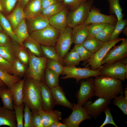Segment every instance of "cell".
Instances as JSON below:
<instances>
[{
    "instance_id": "obj_1",
    "label": "cell",
    "mask_w": 127,
    "mask_h": 127,
    "mask_svg": "<svg viewBox=\"0 0 127 127\" xmlns=\"http://www.w3.org/2000/svg\"><path fill=\"white\" fill-rule=\"evenodd\" d=\"M95 95L112 100L119 94H123L122 81L115 78L100 75L94 79Z\"/></svg>"
},
{
    "instance_id": "obj_2",
    "label": "cell",
    "mask_w": 127,
    "mask_h": 127,
    "mask_svg": "<svg viewBox=\"0 0 127 127\" xmlns=\"http://www.w3.org/2000/svg\"><path fill=\"white\" fill-rule=\"evenodd\" d=\"M40 82L32 78H25L23 88V102L33 114L38 113L42 108Z\"/></svg>"
},
{
    "instance_id": "obj_3",
    "label": "cell",
    "mask_w": 127,
    "mask_h": 127,
    "mask_svg": "<svg viewBox=\"0 0 127 127\" xmlns=\"http://www.w3.org/2000/svg\"><path fill=\"white\" fill-rule=\"evenodd\" d=\"M28 51L29 56L28 67L25 75V78H32L42 81L48 59L45 56L37 57Z\"/></svg>"
},
{
    "instance_id": "obj_4",
    "label": "cell",
    "mask_w": 127,
    "mask_h": 127,
    "mask_svg": "<svg viewBox=\"0 0 127 127\" xmlns=\"http://www.w3.org/2000/svg\"><path fill=\"white\" fill-rule=\"evenodd\" d=\"M60 33V31L49 25L42 29L31 32L30 36L41 45L54 47Z\"/></svg>"
},
{
    "instance_id": "obj_5",
    "label": "cell",
    "mask_w": 127,
    "mask_h": 127,
    "mask_svg": "<svg viewBox=\"0 0 127 127\" xmlns=\"http://www.w3.org/2000/svg\"><path fill=\"white\" fill-rule=\"evenodd\" d=\"M93 3L92 0L82 3L78 8L68 13L67 26L71 28L83 23L87 20Z\"/></svg>"
},
{
    "instance_id": "obj_6",
    "label": "cell",
    "mask_w": 127,
    "mask_h": 127,
    "mask_svg": "<svg viewBox=\"0 0 127 127\" xmlns=\"http://www.w3.org/2000/svg\"><path fill=\"white\" fill-rule=\"evenodd\" d=\"M124 38L118 37L115 40L104 42L103 46L83 64L86 67H90L91 69H99L102 65L103 60L109 50Z\"/></svg>"
},
{
    "instance_id": "obj_7",
    "label": "cell",
    "mask_w": 127,
    "mask_h": 127,
    "mask_svg": "<svg viewBox=\"0 0 127 127\" xmlns=\"http://www.w3.org/2000/svg\"><path fill=\"white\" fill-rule=\"evenodd\" d=\"M62 74L65 76L61 77V79L73 78L76 79V83L83 79L102 75L99 69L93 70L87 67L81 68L75 66H67L64 67Z\"/></svg>"
},
{
    "instance_id": "obj_8",
    "label": "cell",
    "mask_w": 127,
    "mask_h": 127,
    "mask_svg": "<svg viewBox=\"0 0 127 127\" xmlns=\"http://www.w3.org/2000/svg\"><path fill=\"white\" fill-rule=\"evenodd\" d=\"M99 70L102 75L115 78L121 81H124L127 78V64H125L120 61L104 64Z\"/></svg>"
},
{
    "instance_id": "obj_9",
    "label": "cell",
    "mask_w": 127,
    "mask_h": 127,
    "mask_svg": "<svg viewBox=\"0 0 127 127\" xmlns=\"http://www.w3.org/2000/svg\"><path fill=\"white\" fill-rule=\"evenodd\" d=\"M72 31V28L67 26L60 31L59 36L55 46L59 56L63 60L73 43L71 36Z\"/></svg>"
},
{
    "instance_id": "obj_10",
    "label": "cell",
    "mask_w": 127,
    "mask_h": 127,
    "mask_svg": "<svg viewBox=\"0 0 127 127\" xmlns=\"http://www.w3.org/2000/svg\"><path fill=\"white\" fill-rule=\"evenodd\" d=\"M83 79L80 83L79 89L77 93V104L82 106L87 101L91 100L95 96L94 79L93 77Z\"/></svg>"
},
{
    "instance_id": "obj_11",
    "label": "cell",
    "mask_w": 127,
    "mask_h": 127,
    "mask_svg": "<svg viewBox=\"0 0 127 127\" xmlns=\"http://www.w3.org/2000/svg\"><path fill=\"white\" fill-rule=\"evenodd\" d=\"M72 112L67 118L63 120L68 127H78L80 124L86 119L90 120L92 117L82 106L73 103Z\"/></svg>"
},
{
    "instance_id": "obj_12",
    "label": "cell",
    "mask_w": 127,
    "mask_h": 127,
    "mask_svg": "<svg viewBox=\"0 0 127 127\" xmlns=\"http://www.w3.org/2000/svg\"><path fill=\"white\" fill-rule=\"evenodd\" d=\"M127 39L122 40L119 45L114 46L108 51L103 59L102 65L120 61L127 57Z\"/></svg>"
},
{
    "instance_id": "obj_13",
    "label": "cell",
    "mask_w": 127,
    "mask_h": 127,
    "mask_svg": "<svg viewBox=\"0 0 127 127\" xmlns=\"http://www.w3.org/2000/svg\"><path fill=\"white\" fill-rule=\"evenodd\" d=\"M111 101V99L99 97L93 102L91 100H88L82 106L92 118L96 119L108 107Z\"/></svg>"
},
{
    "instance_id": "obj_14",
    "label": "cell",
    "mask_w": 127,
    "mask_h": 127,
    "mask_svg": "<svg viewBox=\"0 0 127 127\" xmlns=\"http://www.w3.org/2000/svg\"><path fill=\"white\" fill-rule=\"evenodd\" d=\"M117 20L115 15H104L96 9L91 8L87 18L84 23L87 24L102 23L115 24Z\"/></svg>"
},
{
    "instance_id": "obj_15",
    "label": "cell",
    "mask_w": 127,
    "mask_h": 127,
    "mask_svg": "<svg viewBox=\"0 0 127 127\" xmlns=\"http://www.w3.org/2000/svg\"><path fill=\"white\" fill-rule=\"evenodd\" d=\"M40 86L42 107L45 110H52L55 105L51 89L43 81L40 82Z\"/></svg>"
},
{
    "instance_id": "obj_16",
    "label": "cell",
    "mask_w": 127,
    "mask_h": 127,
    "mask_svg": "<svg viewBox=\"0 0 127 127\" xmlns=\"http://www.w3.org/2000/svg\"><path fill=\"white\" fill-rule=\"evenodd\" d=\"M89 25L83 23L72 28L71 36L73 43L77 45L83 42L89 35Z\"/></svg>"
},
{
    "instance_id": "obj_17",
    "label": "cell",
    "mask_w": 127,
    "mask_h": 127,
    "mask_svg": "<svg viewBox=\"0 0 127 127\" xmlns=\"http://www.w3.org/2000/svg\"><path fill=\"white\" fill-rule=\"evenodd\" d=\"M68 13V9L65 7L58 13L48 19L50 25L60 31L65 29L67 26Z\"/></svg>"
},
{
    "instance_id": "obj_18",
    "label": "cell",
    "mask_w": 127,
    "mask_h": 127,
    "mask_svg": "<svg viewBox=\"0 0 127 127\" xmlns=\"http://www.w3.org/2000/svg\"><path fill=\"white\" fill-rule=\"evenodd\" d=\"M38 113L41 117L44 127H49L52 124L62 119V113L58 110L47 111L42 107Z\"/></svg>"
},
{
    "instance_id": "obj_19",
    "label": "cell",
    "mask_w": 127,
    "mask_h": 127,
    "mask_svg": "<svg viewBox=\"0 0 127 127\" xmlns=\"http://www.w3.org/2000/svg\"><path fill=\"white\" fill-rule=\"evenodd\" d=\"M26 21L28 31L30 33L42 29L50 25L48 19L40 15L26 19Z\"/></svg>"
},
{
    "instance_id": "obj_20",
    "label": "cell",
    "mask_w": 127,
    "mask_h": 127,
    "mask_svg": "<svg viewBox=\"0 0 127 127\" xmlns=\"http://www.w3.org/2000/svg\"><path fill=\"white\" fill-rule=\"evenodd\" d=\"M5 16L10 23L14 32L22 20L25 18L23 8L18 2L13 11Z\"/></svg>"
},
{
    "instance_id": "obj_21",
    "label": "cell",
    "mask_w": 127,
    "mask_h": 127,
    "mask_svg": "<svg viewBox=\"0 0 127 127\" xmlns=\"http://www.w3.org/2000/svg\"><path fill=\"white\" fill-rule=\"evenodd\" d=\"M15 111L8 109L0 105V126H7L17 127Z\"/></svg>"
},
{
    "instance_id": "obj_22",
    "label": "cell",
    "mask_w": 127,
    "mask_h": 127,
    "mask_svg": "<svg viewBox=\"0 0 127 127\" xmlns=\"http://www.w3.org/2000/svg\"><path fill=\"white\" fill-rule=\"evenodd\" d=\"M42 10L41 0H30L23 9L25 18L39 15Z\"/></svg>"
},
{
    "instance_id": "obj_23",
    "label": "cell",
    "mask_w": 127,
    "mask_h": 127,
    "mask_svg": "<svg viewBox=\"0 0 127 127\" xmlns=\"http://www.w3.org/2000/svg\"><path fill=\"white\" fill-rule=\"evenodd\" d=\"M55 105H58L72 110L73 104L66 97L62 88L59 86L51 89Z\"/></svg>"
},
{
    "instance_id": "obj_24",
    "label": "cell",
    "mask_w": 127,
    "mask_h": 127,
    "mask_svg": "<svg viewBox=\"0 0 127 127\" xmlns=\"http://www.w3.org/2000/svg\"><path fill=\"white\" fill-rule=\"evenodd\" d=\"M19 46L18 43L14 41L9 46H0V56L12 63L17 58V54Z\"/></svg>"
},
{
    "instance_id": "obj_25",
    "label": "cell",
    "mask_w": 127,
    "mask_h": 127,
    "mask_svg": "<svg viewBox=\"0 0 127 127\" xmlns=\"http://www.w3.org/2000/svg\"><path fill=\"white\" fill-rule=\"evenodd\" d=\"M25 78L18 82L12 84L9 88L12 93L14 105L19 106L23 103V91Z\"/></svg>"
},
{
    "instance_id": "obj_26",
    "label": "cell",
    "mask_w": 127,
    "mask_h": 127,
    "mask_svg": "<svg viewBox=\"0 0 127 127\" xmlns=\"http://www.w3.org/2000/svg\"><path fill=\"white\" fill-rule=\"evenodd\" d=\"M23 46L30 52L38 57L44 56L41 45L35 39L30 36L24 41Z\"/></svg>"
},
{
    "instance_id": "obj_27",
    "label": "cell",
    "mask_w": 127,
    "mask_h": 127,
    "mask_svg": "<svg viewBox=\"0 0 127 127\" xmlns=\"http://www.w3.org/2000/svg\"><path fill=\"white\" fill-rule=\"evenodd\" d=\"M104 42L98 40L95 36L89 35L81 44L94 54L103 46Z\"/></svg>"
},
{
    "instance_id": "obj_28",
    "label": "cell",
    "mask_w": 127,
    "mask_h": 127,
    "mask_svg": "<svg viewBox=\"0 0 127 127\" xmlns=\"http://www.w3.org/2000/svg\"><path fill=\"white\" fill-rule=\"evenodd\" d=\"M14 32L17 38L18 44L20 46H23L24 41L30 36L25 18L22 20Z\"/></svg>"
},
{
    "instance_id": "obj_29",
    "label": "cell",
    "mask_w": 127,
    "mask_h": 127,
    "mask_svg": "<svg viewBox=\"0 0 127 127\" xmlns=\"http://www.w3.org/2000/svg\"><path fill=\"white\" fill-rule=\"evenodd\" d=\"M0 97L4 107L13 110V98L10 89L6 87L1 88L0 89Z\"/></svg>"
},
{
    "instance_id": "obj_30",
    "label": "cell",
    "mask_w": 127,
    "mask_h": 127,
    "mask_svg": "<svg viewBox=\"0 0 127 127\" xmlns=\"http://www.w3.org/2000/svg\"><path fill=\"white\" fill-rule=\"evenodd\" d=\"M65 7L62 2H59L42 9L39 15L48 19L58 13Z\"/></svg>"
},
{
    "instance_id": "obj_31",
    "label": "cell",
    "mask_w": 127,
    "mask_h": 127,
    "mask_svg": "<svg viewBox=\"0 0 127 127\" xmlns=\"http://www.w3.org/2000/svg\"><path fill=\"white\" fill-rule=\"evenodd\" d=\"M0 24L3 30L14 41L18 43L11 25L6 16L0 11Z\"/></svg>"
},
{
    "instance_id": "obj_32",
    "label": "cell",
    "mask_w": 127,
    "mask_h": 127,
    "mask_svg": "<svg viewBox=\"0 0 127 127\" xmlns=\"http://www.w3.org/2000/svg\"><path fill=\"white\" fill-rule=\"evenodd\" d=\"M44 77V83L50 89L59 86V76L52 70L46 68Z\"/></svg>"
},
{
    "instance_id": "obj_33",
    "label": "cell",
    "mask_w": 127,
    "mask_h": 127,
    "mask_svg": "<svg viewBox=\"0 0 127 127\" xmlns=\"http://www.w3.org/2000/svg\"><path fill=\"white\" fill-rule=\"evenodd\" d=\"M81 60L75 50L72 49L67 53L63 59L64 63L67 66H75L78 65Z\"/></svg>"
},
{
    "instance_id": "obj_34",
    "label": "cell",
    "mask_w": 127,
    "mask_h": 127,
    "mask_svg": "<svg viewBox=\"0 0 127 127\" xmlns=\"http://www.w3.org/2000/svg\"><path fill=\"white\" fill-rule=\"evenodd\" d=\"M41 46L44 56L48 59L56 60L62 64L64 63L63 60L59 57L54 47L42 45Z\"/></svg>"
},
{
    "instance_id": "obj_35",
    "label": "cell",
    "mask_w": 127,
    "mask_h": 127,
    "mask_svg": "<svg viewBox=\"0 0 127 127\" xmlns=\"http://www.w3.org/2000/svg\"><path fill=\"white\" fill-rule=\"evenodd\" d=\"M109 5V10L111 14L115 15L117 20L123 19L122 9L119 3V0H107Z\"/></svg>"
},
{
    "instance_id": "obj_36",
    "label": "cell",
    "mask_w": 127,
    "mask_h": 127,
    "mask_svg": "<svg viewBox=\"0 0 127 127\" xmlns=\"http://www.w3.org/2000/svg\"><path fill=\"white\" fill-rule=\"evenodd\" d=\"M12 75L22 77L25 75L27 71V65L17 58L12 63Z\"/></svg>"
},
{
    "instance_id": "obj_37",
    "label": "cell",
    "mask_w": 127,
    "mask_h": 127,
    "mask_svg": "<svg viewBox=\"0 0 127 127\" xmlns=\"http://www.w3.org/2000/svg\"><path fill=\"white\" fill-rule=\"evenodd\" d=\"M127 24L126 20L123 19L119 20H117L108 41L115 40L118 38L119 36L126 27Z\"/></svg>"
},
{
    "instance_id": "obj_38",
    "label": "cell",
    "mask_w": 127,
    "mask_h": 127,
    "mask_svg": "<svg viewBox=\"0 0 127 127\" xmlns=\"http://www.w3.org/2000/svg\"><path fill=\"white\" fill-rule=\"evenodd\" d=\"M115 24H108L95 36L98 40L103 42L108 41Z\"/></svg>"
},
{
    "instance_id": "obj_39",
    "label": "cell",
    "mask_w": 127,
    "mask_h": 127,
    "mask_svg": "<svg viewBox=\"0 0 127 127\" xmlns=\"http://www.w3.org/2000/svg\"><path fill=\"white\" fill-rule=\"evenodd\" d=\"M0 79L9 88L12 84L19 82L21 79L19 76L9 74L0 70Z\"/></svg>"
},
{
    "instance_id": "obj_40",
    "label": "cell",
    "mask_w": 127,
    "mask_h": 127,
    "mask_svg": "<svg viewBox=\"0 0 127 127\" xmlns=\"http://www.w3.org/2000/svg\"><path fill=\"white\" fill-rule=\"evenodd\" d=\"M64 68V67L62 64L57 61L48 59L46 68L52 70L58 76L63 72Z\"/></svg>"
},
{
    "instance_id": "obj_41",
    "label": "cell",
    "mask_w": 127,
    "mask_h": 127,
    "mask_svg": "<svg viewBox=\"0 0 127 127\" xmlns=\"http://www.w3.org/2000/svg\"><path fill=\"white\" fill-rule=\"evenodd\" d=\"M73 49L75 50L79 54L81 61L84 62L90 58L93 54L81 44L75 45Z\"/></svg>"
},
{
    "instance_id": "obj_42",
    "label": "cell",
    "mask_w": 127,
    "mask_h": 127,
    "mask_svg": "<svg viewBox=\"0 0 127 127\" xmlns=\"http://www.w3.org/2000/svg\"><path fill=\"white\" fill-rule=\"evenodd\" d=\"M20 0H0V4L1 6L2 11L4 13L8 15L15 8L16 3Z\"/></svg>"
},
{
    "instance_id": "obj_43",
    "label": "cell",
    "mask_w": 127,
    "mask_h": 127,
    "mask_svg": "<svg viewBox=\"0 0 127 127\" xmlns=\"http://www.w3.org/2000/svg\"><path fill=\"white\" fill-rule=\"evenodd\" d=\"M113 104L117 106L125 115H127V99L123 94L117 96L113 99Z\"/></svg>"
},
{
    "instance_id": "obj_44",
    "label": "cell",
    "mask_w": 127,
    "mask_h": 127,
    "mask_svg": "<svg viewBox=\"0 0 127 127\" xmlns=\"http://www.w3.org/2000/svg\"><path fill=\"white\" fill-rule=\"evenodd\" d=\"M24 105V103L19 106L13 104V108L15 110L17 127H24L23 111Z\"/></svg>"
},
{
    "instance_id": "obj_45",
    "label": "cell",
    "mask_w": 127,
    "mask_h": 127,
    "mask_svg": "<svg viewBox=\"0 0 127 127\" xmlns=\"http://www.w3.org/2000/svg\"><path fill=\"white\" fill-rule=\"evenodd\" d=\"M24 105L25 107L24 109V127H34L32 122L33 113L26 104H24Z\"/></svg>"
},
{
    "instance_id": "obj_46",
    "label": "cell",
    "mask_w": 127,
    "mask_h": 127,
    "mask_svg": "<svg viewBox=\"0 0 127 127\" xmlns=\"http://www.w3.org/2000/svg\"><path fill=\"white\" fill-rule=\"evenodd\" d=\"M29 54L27 49L20 45L17 54V58L25 65L28 64Z\"/></svg>"
},
{
    "instance_id": "obj_47",
    "label": "cell",
    "mask_w": 127,
    "mask_h": 127,
    "mask_svg": "<svg viewBox=\"0 0 127 127\" xmlns=\"http://www.w3.org/2000/svg\"><path fill=\"white\" fill-rule=\"evenodd\" d=\"M108 24L102 23L90 24L89 28V35L95 37Z\"/></svg>"
},
{
    "instance_id": "obj_48",
    "label": "cell",
    "mask_w": 127,
    "mask_h": 127,
    "mask_svg": "<svg viewBox=\"0 0 127 127\" xmlns=\"http://www.w3.org/2000/svg\"><path fill=\"white\" fill-rule=\"evenodd\" d=\"M12 63L0 56V70L7 73L12 75Z\"/></svg>"
},
{
    "instance_id": "obj_49",
    "label": "cell",
    "mask_w": 127,
    "mask_h": 127,
    "mask_svg": "<svg viewBox=\"0 0 127 127\" xmlns=\"http://www.w3.org/2000/svg\"><path fill=\"white\" fill-rule=\"evenodd\" d=\"M88 0H63L62 2L67 8L72 11L78 8L82 3Z\"/></svg>"
},
{
    "instance_id": "obj_50",
    "label": "cell",
    "mask_w": 127,
    "mask_h": 127,
    "mask_svg": "<svg viewBox=\"0 0 127 127\" xmlns=\"http://www.w3.org/2000/svg\"><path fill=\"white\" fill-rule=\"evenodd\" d=\"M104 112L106 115L105 118L103 123L99 127H103L107 124H110L116 127H117L118 126L113 120V117L111 112L110 107H107Z\"/></svg>"
},
{
    "instance_id": "obj_51",
    "label": "cell",
    "mask_w": 127,
    "mask_h": 127,
    "mask_svg": "<svg viewBox=\"0 0 127 127\" xmlns=\"http://www.w3.org/2000/svg\"><path fill=\"white\" fill-rule=\"evenodd\" d=\"M13 41H14L4 31H0V46H9Z\"/></svg>"
},
{
    "instance_id": "obj_52",
    "label": "cell",
    "mask_w": 127,
    "mask_h": 127,
    "mask_svg": "<svg viewBox=\"0 0 127 127\" xmlns=\"http://www.w3.org/2000/svg\"><path fill=\"white\" fill-rule=\"evenodd\" d=\"M32 122L34 127H44L41 117L39 113H33Z\"/></svg>"
},
{
    "instance_id": "obj_53",
    "label": "cell",
    "mask_w": 127,
    "mask_h": 127,
    "mask_svg": "<svg viewBox=\"0 0 127 127\" xmlns=\"http://www.w3.org/2000/svg\"><path fill=\"white\" fill-rule=\"evenodd\" d=\"M59 2L58 0H41L42 10Z\"/></svg>"
},
{
    "instance_id": "obj_54",
    "label": "cell",
    "mask_w": 127,
    "mask_h": 127,
    "mask_svg": "<svg viewBox=\"0 0 127 127\" xmlns=\"http://www.w3.org/2000/svg\"><path fill=\"white\" fill-rule=\"evenodd\" d=\"M30 0H20L18 3L24 9L25 6Z\"/></svg>"
},
{
    "instance_id": "obj_55",
    "label": "cell",
    "mask_w": 127,
    "mask_h": 127,
    "mask_svg": "<svg viewBox=\"0 0 127 127\" xmlns=\"http://www.w3.org/2000/svg\"><path fill=\"white\" fill-rule=\"evenodd\" d=\"M59 122V121L56 122L52 124L49 127H58Z\"/></svg>"
},
{
    "instance_id": "obj_56",
    "label": "cell",
    "mask_w": 127,
    "mask_h": 127,
    "mask_svg": "<svg viewBox=\"0 0 127 127\" xmlns=\"http://www.w3.org/2000/svg\"><path fill=\"white\" fill-rule=\"evenodd\" d=\"M58 127H68L66 123H62L59 122Z\"/></svg>"
},
{
    "instance_id": "obj_57",
    "label": "cell",
    "mask_w": 127,
    "mask_h": 127,
    "mask_svg": "<svg viewBox=\"0 0 127 127\" xmlns=\"http://www.w3.org/2000/svg\"><path fill=\"white\" fill-rule=\"evenodd\" d=\"M6 87V84L0 79V87Z\"/></svg>"
},
{
    "instance_id": "obj_58",
    "label": "cell",
    "mask_w": 127,
    "mask_h": 127,
    "mask_svg": "<svg viewBox=\"0 0 127 127\" xmlns=\"http://www.w3.org/2000/svg\"><path fill=\"white\" fill-rule=\"evenodd\" d=\"M123 31V34L127 36V27H125Z\"/></svg>"
},
{
    "instance_id": "obj_59",
    "label": "cell",
    "mask_w": 127,
    "mask_h": 127,
    "mask_svg": "<svg viewBox=\"0 0 127 127\" xmlns=\"http://www.w3.org/2000/svg\"><path fill=\"white\" fill-rule=\"evenodd\" d=\"M124 97L125 98L127 99V90L126 89L124 91Z\"/></svg>"
},
{
    "instance_id": "obj_60",
    "label": "cell",
    "mask_w": 127,
    "mask_h": 127,
    "mask_svg": "<svg viewBox=\"0 0 127 127\" xmlns=\"http://www.w3.org/2000/svg\"><path fill=\"white\" fill-rule=\"evenodd\" d=\"M2 11V8L1 5L0 4V11L1 12Z\"/></svg>"
},
{
    "instance_id": "obj_61",
    "label": "cell",
    "mask_w": 127,
    "mask_h": 127,
    "mask_svg": "<svg viewBox=\"0 0 127 127\" xmlns=\"http://www.w3.org/2000/svg\"><path fill=\"white\" fill-rule=\"evenodd\" d=\"M0 31H3L0 24Z\"/></svg>"
},
{
    "instance_id": "obj_62",
    "label": "cell",
    "mask_w": 127,
    "mask_h": 127,
    "mask_svg": "<svg viewBox=\"0 0 127 127\" xmlns=\"http://www.w3.org/2000/svg\"><path fill=\"white\" fill-rule=\"evenodd\" d=\"M58 0L59 1L61 2H62L63 1V0Z\"/></svg>"
},
{
    "instance_id": "obj_63",
    "label": "cell",
    "mask_w": 127,
    "mask_h": 127,
    "mask_svg": "<svg viewBox=\"0 0 127 127\" xmlns=\"http://www.w3.org/2000/svg\"><path fill=\"white\" fill-rule=\"evenodd\" d=\"M1 88V87H0V88Z\"/></svg>"
}]
</instances>
